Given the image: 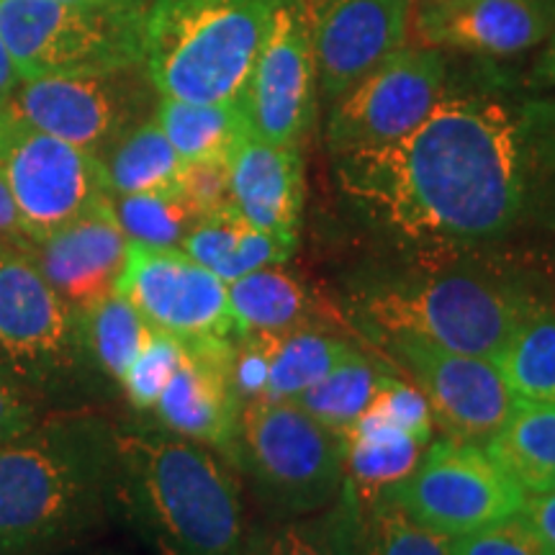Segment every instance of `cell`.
<instances>
[{
	"instance_id": "277c9868",
	"label": "cell",
	"mask_w": 555,
	"mask_h": 555,
	"mask_svg": "<svg viewBox=\"0 0 555 555\" xmlns=\"http://www.w3.org/2000/svg\"><path fill=\"white\" fill-rule=\"evenodd\" d=\"M540 298L494 268L453 266L371 286L358 301L367 335H412L453 352L496 360Z\"/></svg>"
},
{
	"instance_id": "7402d4cb",
	"label": "cell",
	"mask_w": 555,
	"mask_h": 555,
	"mask_svg": "<svg viewBox=\"0 0 555 555\" xmlns=\"http://www.w3.org/2000/svg\"><path fill=\"white\" fill-rule=\"evenodd\" d=\"M345 489L356 504H367L399 486L420 463L425 446L378 416L363 412L345 433Z\"/></svg>"
},
{
	"instance_id": "ffe728a7",
	"label": "cell",
	"mask_w": 555,
	"mask_h": 555,
	"mask_svg": "<svg viewBox=\"0 0 555 555\" xmlns=\"http://www.w3.org/2000/svg\"><path fill=\"white\" fill-rule=\"evenodd\" d=\"M229 196L262 232L296 242L307 196L301 147L270 144L255 134L242 139L229 157Z\"/></svg>"
},
{
	"instance_id": "52a82bcc",
	"label": "cell",
	"mask_w": 555,
	"mask_h": 555,
	"mask_svg": "<svg viewBox=\"0 0 555 555\" xmlns=\"http://www.w3.org/2000/svg\"><path fill=\"white\" fill-rule=\"evenodd\" d=\"M147 3L0 0V37L21 78L142 65Z\"/></svg>"
},
{
	"instance_id": "8992f818",
	"label": "cell",
	"mask_w": 555,
	"mask_h": 555,
	"mask_svg": "<svg viewBox=\"0 0 555 555\" xmlns=\"http://www.w3.org/2000/svg\"><path fill=\"white\" fill-rule=\"evenodd\" d=\"M345 435L294 401L255 399L240 414V463L270 515H319L343 496Z\"/></svg>"
},
{
	"instance_id": "cb8c5ba5",
	"label": "cell",
	"mask_w": 555,
	"mask_h": 555,
	"mask_svg": "<svg viewBox=\"0 0 555 555\" xmlns=\"http://www.w3.org/2000/svg\"><path fill=\"white\" fill-rule=\"evenodd\" d=\"M486 450L527 496L555 489V404L517 401Z\"/></svg>"
},
{
	"instance_id": "d6986e66",
	"label": "cell",
	"mask_w": 555,
	"mask_h": 555,
	"mask_svg": "<svg viewBox=\"0 0 555 555\" xmlns=\"http://www.w3.org/2000/svg\"><path fill=\"white\" fill-rule=\"evenodd\" d=\"M24 247L52 288L82 314L116 291L129 237L116 219L114 201L106 196L57 232Z\"/></svg>"
},
{
	"instance_id": "b9f144b4",
	"label": "cell",
	"mask_w": 555,
	"mask_h": 555,
	"mask_svg": "<svg viewBox=\"0 0 555 555\" xmlns=\"http://www.w3.org/2000/svg\"><path fill=\"white\" fill-rule=\"evenodd\" d=\"M18 82H21V73L16 62H13L9 47H5L3 37H0V114H3L5 103L11 101L13 90L18 88Z\"/></svg>"
},
{
	"instance_id": "44dd1931",
	"label": "cell",
	"mask_w": 555,
	"mask_h": 555,
	"mask_svg": "<svg viewBox=\"0 0 555 555\" xmlns=\"http://www.w3.org/2000/svg\"><path fill=\"white\" fill-rule=\"evenodd\" d=\"M180 249L224 283H232L253 270L286 262L296 242L262 232L229 204L201 217L180 242Z\"/></svg>"
},
{
	"instance_id": "f35d334b",
	"label": "cell",
	"mask_w": 555,
	"mask_h": 555,
	"mask_svg": "<svg viewBox=\"0 0 555 555\" xmlns=\"http://www.w3.org/2000/svg\"><path fill=\"white\" fill-rule=\"evenodd\" d=\"M37 422L31 401L11 380L0 378V446L29 433Z\"/></svg>"
},
{
	"instance_id": "3957f363",
	"label": "cell",
	"mask_w": 555,
	"mask_h": 555,
	"mask_svg": "<svg viewBox=\"0 0 555 555\" xmlns=\"http://www.w3.org/2000/svg\"><path fill=\"white\" fill-rule=\"evenodd\" d=\"M121 512L157 555H247L240 486L211 448L170 429H116Z\"/></svg>"
},
{
	"instance_id": "ba28073f",
	"label": "cell",
	"mask_w": 555,
	"mask_h": 555,
	"mask_svg": "<svg viewBox=\"0 0 555 555\" xmlns=\"http://www.w3.org/2000/svg\"><path fill=\"white\" fill-rule=\"evenodd\" d=\"M157 101L142 62L103 73L21 78L3 114L101 159L124 134L155 114Z\"/></svg>"
},
{
	"instance_id": "836d02e7",
	"label": "cell",
	"mask_w": 555,
	"mask_h": 555,
	"mask_svg": "<svg viewBox=\"0 0 555 555\" xmlns=\"http://www.w3.org/2000/svg\"><path fill=\"white\" fill-rule=\"evenodd\" d=\"M180 356H183V347L176 337L152 330L147 345L142 347V352L134 358V363L129 365V371L121 378V386L131 404L137 409H155L165 386L170 384L172 373L178 371Z\"/></svg>"
},
{
	"instance_id": "5bb4252c",
	"label": "cell",
	"mask_w": 555,
	"mask_h": 555,
	"mask_svg": "<svg viewBox=\"0 0 555 555\" xmlns=\"http://www.w3.org/2000/svg\"><path fill=\"white\" fill-rule=\"evenodd\" d=\"M116 291L134 304L152 327L180 345L237 339L227 283L180 247L131 242Z\"/></svg>"
},
{
	"instance_id": "6da1fadb",
	"label": "cell",
	"mask_w": 555,
	"mask_h": 555,
	"mask_svg": "<svg viewBox=\"0 0 555 555\" xmlns=\"http://www.w3.org/2000/svg\"><path fill=\"white\" fill-rule=\"evenodd\" d=\"M352 211L433 255H476L555 232V99L502 75L457 82L420 127L335 157Z\"/></svg>"
},
{
	"instance_id": "d6a6232c",
	"label": "cell",
	"mask_w": 555,
	"mask_h": 555,
	"mask_svg": "<svg viewBox=\"0 0 555 555\" xmlns=\"http://www.w3.org/2000/svg\"><path fill=\"white\" fill-rule=\"evenodd\" d=\"M247 555H352V504L343 496L337 509L317 519H294Z\"/></svg>"
},
{
	"instance_id": "9a60e30c",
	"label": "cell",
	"mask_w": 555,
	"mask_h": 555,
	"mask_svg": "<svg viewBox=\"0 0 555 555\" xmlns=\"http://www.w3.org/2000/svg\"><path fill=\"white\" fill-rule=\"evenodd\" d=\"M255 137L301 147L317 119L319 75L307 0H278L245 90Z\"/></svg>"
},
{
	"instance_id": "ee69618b",
	"label": "cell",
	"mask_w": 555,
	"mask_h": 555,
	"mask_svg": "<svg viewBox=\"0 0 555 555\" xmlns=\"http://www.w3.org/2000/svg\"><path fill=\"white\" fill-rule=\"evenodd\" d=\"M41 555H127L121 551H111V547H88V545H69L62 547V551H52V553H41Z\"/></svg>"
},
{
	"instance_id": "8d00e7d4",
	"label": "cell",
	"mask_w": 555,
	"mask_h": 555,
	"mask_svg": "<svg viewBox=\"0 0 555 555\" xmlns=\"http://www.w3.org/2000/svg\"><path fill=\"white\" fill-rule=\"evenodd\" d=\"M278 335H281V332H278ZM278 335H273V332H249V335L234 339L232 384L242 406H245L247 401L266 397L270 360H273Z\"/></svg>"
},
{
	"instance_id": "e575fe53",
	"label": "cell",
	"mask_w": 555,
	"mask_h": 555,
	"mask_svg": "<svg viewBox=\"0 0 555 555\" xmlns=\"http://www.w3.org/2000/svg\"><path fill=\"white\" fill-rule=\"evenodd\" d=\"M365 412L414 437L425 448L433 442V412H429L425 397L409 380L384 373L376 397L371 399Z\"/></svg>"
},
{
	"instance_id": "7a4b0ae2",
	"label": "cell",
	"mask_w": 555,
	"mask_h": 555,
	"mask_svg": "<svg viewBox=\"0 0 555 555\" xmlns=\"http://www.w3.org/2000/svg\"><path fill=\"white\" fill-rule=\"evenodd\" d=\"M119 512V446L101 416L37 422L0 446V555L80 545Z\"/></svg>"
},
{
	"instance_id": "f546056e",
	"label": "cell",
	"mask_w": 555,
	"mask_h": 555,
	"mask_svg": "<svg viewBox=\"0 0 555 555\" xmlns=\"http://www.w3.org/2000/svg\"><path fill=\"white\" fill-rule=\"evenodd\" d=\"M380 376H384V371L373 360L350 350L327 376L307 388L294 404L309 412L322 425L345 435L360 420L371 399L376 397Z\"/></svg>"
},
{
	"instance_id": "8fae6325",
	"label": "cell",
	"mask_w": 555,
	"mask_h": 555,
	"mask_svg": "<svg viewBox=\"0 0 555 555\" xmlns=\"http://www.w3.org/2000/svg\"><path fill=\"white\" fill-rule=\"evenodd\" d=\"M450 65L433 47H401L330 103L332 157L384 147L427 119L446 93Z\"/></svg>"
},
{
	"instance_id": "7c38bea8",
	"label": "cell",
	"mask_w": 555,
	"mask_h": 555,
	"mask_svg": "<svg viewBox=\"0 0 555 555\" xmlns=\"http://www.w3.org/2000/svg\"><path fill=\"white\" fill-rule=\"evenodd\" d=\"M0 172L31 242L111 196L99 157L5 114H0Z\"/></svg>"
},
{
	"instance_id": "83f0119b",
	"label": "cell",
	"mask_w": 555,
	"mask_h": 555,
	"mask_svg": "<svg viewBox=\"0 0 555 555\" xmlns=\"http://www.w3.org/2000/svg\"><path fill=\"white\" fill-rule=\"evenodd\" d=\"M352 347L335 335L298 324L275 339L266 397L273 401H296L307 388L324 378Z\"/></svg>"
},
{
	"instance_id": "30bf717a",
	"label": "cell",
	"mask_w": 555,
	"mask_h": 555,
	"mask_svg": "<svg viewBox=\"0 0 555 555\" xmlns=\"http://www.w3.org/2000/svg\"><path fill=\"white\" fill-rule=\"evenodd\" d=\"M86 352L80 317L47 281L24 245L0 240V358L37 391L62 388Z\"/></svg>"
},
{
	"instance_id": "74e56055",
	"label": "cell",
	"mask_w": 555,
	"mask_h": 555,
	"mask_svg": "<svg viewBox=\"0 0 555 555\" xmlns=\"http://www.w3.org/2000/svg\"><path fill=\"white\" fill-rule=\"evenodd\" d=\"M178 189L201 217L219 211L232 204L229 196V163L221 159H201V163H183Z\"/></svg>"
},
{
	"instance_id": "5b68a950",
	"label": "cell",
	"mask_w": 555,
	"mask_h": 555,
	"mask_svg": "<svg viewBox=\"0 0 555 555\" xmlns=\"http://www.w3.org/2000/svg\"><path fill=\"white\" fill-rule=\"evenodd\" d=\"M278 0H150L144 69L159 99L240 103Z\"/></svg>"
},
{
	"instance_id": "4dcf8cb0",
	"label": "cell",
	"mask_w": 555,
	"mask_h": 555,
	"mask_svg": "<svg viewBox=\"0 0 555 555\" xmlns=\"http://www.w3.org/2000/svg\"><path fill=\"white\" fill-rule=\"evenodd\" d=\"M347 502L352 504V555H450V538L416 525L384 494L367 504Z\"/></svg>"
},
{
	"instance_id": "7bdbcfd3",
	"label": "cell",
	"mask_w": 555,
	"mask_h": 555,
	"mask_svg": "<svg viewBox=\"0 0 555 555\" xmlns=\"http://www.w3.org/2000/svg\"><path fill=\"white\" fill-rule=\"evenodd\" d=\"M535 75H538V80L545 82V86L555 88V31L551 37V44H547V50L543 52V57H540V62H538Z\"/></svg>"
},
{
	"instance_id": "d590c367",
	"label": "cell",
	"mask_w": 555,
	"mask_h": 555,
	"mask_svg": "<svg viewBox=\"0 0 555 555\" xmlns=\"http://www.w3.org/2000/svg\"><path fill=\"white\" fill-rule=\"evenodd\" d=\"M450 555H551V551L519 512L466 535L450 538Z\"/></svg>"
},
{
	"instance_id": "ac0fdd59",
	"label": "cell",
	"mask_w": 555,
	"mask_h": 555,
	"mask_svg": "<svg viewBox=\"0 0 555 555\" xmlns=\"http://www.w3.org/2000/svg\"><path fill=\"white\" fill-rule=\"evenodd\" d=\"M180 347L178 371L155 404L159 422L170 433L240 463L242 401L232 384L234 339H201Z\"/></svg>"
},
{
	"instance_id": "e0dca14e",
	"label": "cell",
	"mask_w": 555,
	"mask_h": 555,
	"mask_svg": "<svg viewBox=\"0 0 555 555\" xmlns=\"http://www.w3.org/2000/svg\"><path fill=\"white\" fill-rule=\"evenodd\" d=\"M425 47L483 60L515 57L555 31V0H414Z\"/></svg>"
},
{
	"instance_id": "f6af8a7d",
	"label": "cell",
	"mask_w": 555,
	"mask_h": 555,
	"mask_svg": "<svg viewBox=\"0 0 555 555\" xmlns=\"http://www.w3.org/2000/svg\"><path fill=\"white\" fill-rule=\"evenodd\" d=\"M57 3H131V5H144L150 0H57Z\"/></svg>"
},
{
	"instance_id": "60d3db41",
	"label": "cell",
	"mask_w": 555,
	"mask_h": 555,
	"mask_svg": "<svg viewBox=\"0 0 555 555\" xmlns=\"http://www.w3.org/2000/svg\"><path fill=\"white\" fill-rule=\"evenodd\" d=\"M0 240L13 242V245H29L31 242L3 172H0Z\"/></svg>"
},
{
	"instance_id": "d4e9b609",
	"label": "cell",
	"mask_w": 555,
	"mask_h": 555,
	"mask_svg": "<svg viewBox=\"0 0 555 555\" xmlns=\"http://www.w3.org/2000/svg\"><path fill=\"white\" fill-rule=\"evenodd\" d=\"M101 165L111 196L178 189L183 172V159L165 137L155 114L124 134L101 157Z\"/></svg>"
},
{
	"instance_id": "ab89813d",
	"label": "cell",
	"mask_w": 555,
	"mask_h": 555,
	"mask_svg": "<svg viewBox=\"0 0 555 555\" xmlns=\"http://www.w3.org/2000/svg\"><path fill=\"white\" fill-rule=\"evenodd\" d=\"M522 515L527 517V522L535 527L551 555H555V489L527 496Z\"/></svg>"
},
{
	"instance_id": "1f68e13d",
	"label": "cell",
	"mask_w": 555,
	"mask_h": 555,
	"mask_svg": "<svg viewBox=\"0 0 555 555\" xmlns=\"http://www.w3.org/2000/svg\"><path fill=\"white\" fill-rule=\"evenodd\" d=\"M116 219L131 242L155 247H180L185 234L201 219L180 189L111 196Z\"/></svg>"
},
{
	"instance_id": "484cf974",
	"label": "cell",
	"mask_w": 555,
	"mask_h": 555,
	"mask_svg": "<svg viewBox=\"0 0 555 555\" xmlns=\"http://www.w3.org/2000/svg\"><path fill=\"white\" fill-rule=\"evenodd\" d=\"M237 337L249 332H288L307 324L309 294L294 275L268 266L227 283Z\"/></svg>"
},
{
	"instance_id": "603a6c76",
	"label": "cell",
	"mask_w": 555,
	"mask_h": 555,
	"mask_svg": "<svg viewBox=\"0 0 555 555\" xmlns=\"http://www.w3.org/2000/svg\"><path fill=\"white\" fill-rule=\"evenodd\" d=\"M155 119L183 163H201V159L229 163L242 139L253 134L245 101L189 103L159 99Z\"/></svg>"
},
{
	"instance_id": "9c48e42d",
	"label": "cell",
	"mask_w": 555,
	"mask_h": 555,
	"mask_svg": "<svg viewBox=\"0 0 555 555\" xmlns=\"http://www.w3.org/2000/svg\"><path fill=\"white\" fill-rule=\"evenodd\" d=\"M409 519L446 538L474 532L525 509L527 491L476 442H429L416 468L388 489Z\"/></svg>"
},
{
	"instance_id": "4316f807",
	"label": "cell",
	"mask_w": 555,
	"mask_h": 555,
	"mask_svg": "<svg viewBox=\"0 0 555 555\" xmlns=\"http://www.w3.org/2000/svg\"><path fill=\"white\" fill-rule=\"evenodd\" d=\"M494 363L517 401L555 404V309H532Z\"/></svg>"
},
{
	"instance_id": "f1b7e54d",
	"label": "cell",
	"mask_w": 555,
	"mask_h": 555,
	"mask_svg": "<svg viewBox=\"0 0 555 555\" xmlns=\"http://www.w3.org/2000/svg\"><path fill=\"white\" fill-rule=\"evenodd\" d=\"M80 317V335L86 352L95 358L103 371L111 378L119 380L134 358L142 352L152 337V324L134 309V304L127 301L119 291L101 298L99 304L82 311Z\"/></svg>"
},
{
	"instance_id": "2e32d148",
	"label": "cell",
	"mask_w": 555,
	"mask_h": 555,
	"mask_svg": "<svg viewBox=\"0 0 555 555\" xmlns=\"http://www.w3.org/2000/svg\"><path fill=\"white\" fill-rule=\"evenodd\" d=\"M319 93L332 103L406 47L414 0H307Z\"/></svg>"
},
{
	"instance_id": "4fadbf2b",
	"label": "cell",
	"mask_w": 555,
	"mask_h": 555,
	"mask_svg": "<svg viewBox=\"0 0 555 555\" xmlns=\"http://www.w3.org/2000/svg\"><path fill=\"white\" fill-rule=\"evenodd\" d=\"M384 356L427 401L442 433L463 442H489L517 399L494 360L453 352L412 335H373Z\"/></svg>"
}]
</instances>
